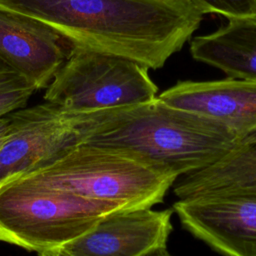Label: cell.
<instances>
[{
  "mask_svg": "<svg viewBox=\"0 0 256 256\" xmlns=\"http://www.w3.org/2000/svg\"><path fill=\"white\" fill-rule=\"evenodd\" d=\"M0 7L47 24L72 46L148 69L163 67L204 17L189 0H0Z\"/></svg>",
  "mask_w": 256,
  "mask_h": 256,
  "instance_id": "obj_1",
  "label": "cell"
},
{
  "mask_svg": "<svg viewBox=\"0 0 256 256\" xmlns=\"http://www.w3.org/2000/svg\"><path fill=\"white\" fill-rule=\"evenodd\" d=\"M84 142L129 153L177 176L210 166L256 137L172 107L158 96L148 102L89 112Z\"/></svg>",
  "mask_w": 256,
  "mask_h": 256,
  "instance_id": "obj_2",
  "label": "cell"
},
{
  "mask_svg": "<svg viewBox=\"0 0 256 256\" xmlns=\"http://www.w3.org/2000/svg\"><path fill=\"white\" fill-rule=\"evenodd\" d=\"M176 179L129 153L81 143L14 180L135 209L162 203Z\"/></svg>",
  "mask_w": 256,
  "mask_h": 256,
  "instance_id": "obj_3",
  "label": "cell"
},
{
  "mask_svg": "<svg viewBox=\"0 0 256 256\" xmlns=\"http://www.w3.org/2000/svg\"><path fill=\"white\" fill-rule=\"evenodd\" d=\"M115 203L16 180L0 186V241L41 253L82 236Z\"/></svg>",
  "mask_w": 256,
  "mask_h": 256,
  "instance_id": "obj_4",
  "label": "cell"
},
{
  "mask_svg": "<svg viewBox=\"0 0 256 256\" xmlns=\"http://www.w3.org/2000/svg\"><path fill=\"white\" fill-rule=\"evenodd\" d=\"M134 60L72 46L46 88L44 100L70 112H92L151 101L158 88Z\"/></svg>",
  "mask_w": 256,
  "mask_h": 256,
  "instance_id": "obj_5",
  "label": "cell"
},
{
  "mask_svg": "<svg viewBox=\"0 0 256 256\" xmlns=\"http://www.w3.org/2000/svg\"><path fill=\"white\" fill-rule=\"evenodd\" d=\"M8 134L0 146V186L84 143L88 112H70L45 101L7 115Z\"/></svg>",
  "mask_w": 256,
  "mask_h": 256,
  "instance_id": "obj_6",
  "label": "cell"
},
{
  "mask_svg": "<svg viewBox=\"0 0 256 256\" xmlns=\"http://www.w3.org/2000/svg\"><path fill=\"white\" fill-rule=\"evenodd\" d=\"M182 227L222 256H256V194H206L172 206Z\"/></svg>",
  "mask_w": 256,
  "mask_h": 256,
  "instance_id": "obj_7",
  "label": "cell"
},
{
  "mask_svg": "<svg viewBox=\"0 0 256 256\" xmlns=\"http://www.w3.org/2000/svg\"><path fill=\"white\" fill-rule=\"evenodd\" d=\"M172 214V208L117 210L60 248L73 256H146L166 248Z\"/></svg>",
  "mask_w": 256,
  "mask_h": 256,
  "instance_id": "obj_8",
  "label": "cell"
},
{
  "mask_svg": "<svg viewBox=\"0 0 256 256\" xmlns=\"http://www.w3.org/2000/svg\"><path fill=\"white\" fill-rule=\"evenodd\" d=\"M72 45L47 24L0 7V60L36 90L47 88Z\"/></svg>",
  "mask_w": 256,
  "mask_h": 256,
  "instance_id": "obj_9",
  "label": "cell"
},
{
  "mask_svg": "<svg viewBox=\"0 0 256 256\" xmlns=\"http://www.w3.org/2000/svg\"><path fill=\"white\" fill-rule=\"evenodd\" d=\"M158 98L172 107L213 119L239 135L256 137V81L231 77L181 81Z\"/></svg>",
  "mask_w": 256,
  "mask_h": 256,
  "instance_id": "obj_10",
  "label": "cell"
},
{
  "mask_svg": "<svg viewBox=\"0 0 256 256\" xmlns=\"http://www.w3.org/2000/svg\"><path fill=\"white\" fill-rule=\"evenodd\" d=\"M190 52L228 77L256 81V17L228 18L225 26L195 37Z\"/></svg>",
  "mask_w": 256,
  "mask_h": 256,
  "instance_id": "obj_11",
  "label": "cell"
},
{
  "mask_svg": "<svg viewBox=\"0 0 256 256\" xmlns=\"http://www.w3.org/2000/svg\"><path fill=\"white\" fill-rule=\"evenodd\" d=\"M174 191L179 198L206 194H256V138L214 164L178 177Z\"/></svg>",
  "mask_w": 256,
  "mask_h": 256,
  "instance_id": "obj_12",
  "label": "cell"
},
{
  "mask_svg": "<svg viewBox=\"0 0 256 256\" xmlns=\"http://www.w3.org/2000/svg\"><path fill=\"white\" fill-rule=\"evenodd\" d=\"M35 91L24 76L0 60V118L24 108Z\"/></svg>",
  "mask_w": 256,
  "mask_h": 256,
  "instance_id": "obj_13",
  "label": "cell"
},
{
  "mask_svg": "<svg viewBox=\"0 0 256 256\" xmlns=\"http://www.w3.org/2000/svg\"><path fill=\"white\" fill-rule=\"evenodd\" d=\"M204 15L217 13L226 18L256 16V0H189Z\"/></svg>",
  "mask_w": 256,
  "mask_h": 256,
  "instance_id": "obj_14",
  "label": "cell"
},
{
  "mask_svg": "<svg viewBox=\"0 0 256 256\" xmlns=\"http://www.w3.org/2000/svg\"><path fill=\"white\" fill-rule=\"evenodd\" d=\"M8 117H2L0 118V146L5 141L7 134H8Z\"/></svg>",
  "mask_w": 256,
  "mask_h": 256,
  "instance_id": "obj_15",
  "label": "cell"
},
{
  "mask_svg": "<svg viewBox=\"0 0 256 256\" xmlns=\"http://www.w3.org/2000/svg\"><path fill=\"white\" fill-rule=\"evenodd\" d=\"M40 256H73L69 253H67L66 251H64L62 248L58 247V248H54V249H50V250H45L41 253H39Z\"/></svg>",
  "mask_w": 256,
  "mask_h": 256,
  "instance_id": "obj_16",
  "label": "cell"
},
{
  "mask_svg": "<svg viewBox=\"0 0 256 256\" xmlns=\"http://www.w3.org/2000/svg\"><path fill=\"white\" fill-rule=\"evenodd\" d=\"M146 256H172V255L167 251L166 248H164V249L157 250V251H155L149 255H146Z\"/></svg>",
  "mask_w": 256,
  "mask_h": 256,
  "instance_id": "obj_17",
  "label": "cell"
},
{
  "mask_svg": "<svg viewBox=\"0 0 256 256\" xmlns=\"http://www.w3.org/2000/svg\"><path fill=\"white\" fill-rule=\"evenodd\" d=\"M254 17H256V16H254Z\"/></svg>",
  "mask_w": 256,
  "mask_h": 256,
  "instance_id": "obj_18",
  "label": "cell"
}]
</instances>
